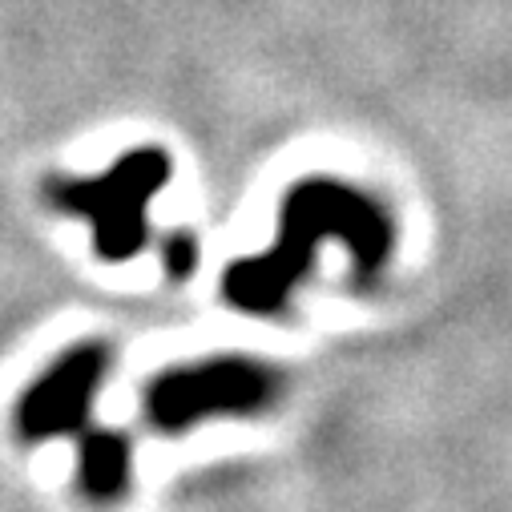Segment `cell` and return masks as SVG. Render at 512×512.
Returning <instances> with one entry per match:
<instances>
[{"mask_svg":"<svg viewBox=\"0 0 512 512\" xmlns=\"http://www.w3.org/2000/svg\"><path fill=\"white\" fill-rule=\"evenodd\" d=\"M327 238L351 254L355 283H375L396 250V222L367 190L331 174H311L283 194L275 246L226 267L222 299L242 315H279Z\"/></svg>","mask_w":512,"mask_h":512,"instance_id":"obj_1","label":"cell"},{"mask_svg":"<svg viewBox=\"0 0 512 512\" xmlns=\"http://www.w3.org/2000/svg\"><path fill=\"white\" fill-rule=\"evenodd\" d=\"M170 178V154L158 146H138L101 174H53L45 182V202L93 226L97 259L130 263L150 246L146 206L166 190Z\"/></svg>","mask_w":512,"mask_h":512,"instance_id":"obj_2","label":"cell"},{"mask_svg":"<svg viewBox=\"0 0 512 512\" xmlns=\"http://www.w3.org/2000/svg\"><path fill=\"white\" fill-rule=\"evenodd\" d=\"M279 400L275 367L246 355H214L166 367L146 388V420L158 432H190L206 420L259 416Z\"/></svg>","mask_w":512,"mask_h":512,"instance_id":"obj_3","label":"cell"},{"mask_svg":"<svg viewBox=\"0 0 512 512\" xmlns=\"http://www.w3.org/2000/svg\"><path fill=\"white\" fill-rule=\"evenodd\" d=\"M109 359L113 351L97 339L61 351L17 400V432L25 440H77L93 424V400L109 375Z\"/></svg>","mask_w":512,"mask_h":512,"instance_id":"obj_4","label":"cell"},{"mask_svg":"<svg viewBox=\"0 0 512 512\" xmlns=\"http://www.w3.org/2000/svg\"><path fill=\"white\" fill-rule=\"evenodd\" d=\"M134 480V444L125 432L89 424L77 436V484L93 500H117Z\"/></svg>","mask_w":512,"mask_h":512,"instance_id":"obj_5","label":"cell"},{"mask_svg":"<svg viewBox=\"0 0 512 512\" xmlns=\"http://www.w3.org/2000/svg\"><path fill=\"white\" fill-rule=\"evenodd\" d=\"M162 267L170 279H190L198 271V238L190 230H170L162 238Z\"/></svg>","mask_w":512,"mask_h":512,"instance_id":"obj_6","label":"cell"}]
</instances>
